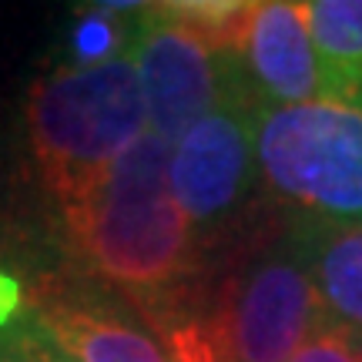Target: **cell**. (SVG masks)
Instances as JSON below:
<instances>
[{"instance_id": "cell-13", "label": "cell", "mask_w": 362, "mask_h": 362, "mask_svg": "<svg viewBox=\"0 0 362 362\" xmlns=\"http://www.w3.org/2000/svg\"><path fill=\"white\" fill-rule=\"evenodd\" d=\"M288 362H362V339L322 319V325L298 346Z\"/></svg>"}, {"instance_id": "cell-5", "label": "cell", "mask_w": 362, "mask_h": 362, "mask_svg": "<svg viewBox=\"0 0 362 362\" xmlns=\"http://www.w3.org/2000/svg\"><path fill=\"white\" fill-rule=\"evenodd\" d=\"M259 111L262 104L252 94H235L171 144V194L211 262L255 232L252 211L262 198L255 161Z\"/></svg>"}, {"instance_id": "cell-6", "label": "cell", "mask_w": 362, "mask_h": 362, "mask_svg": "<svg viewBox=\"0 0 362 362\" xmlns=\"http://www.w3.org/2000/svg\"><path fill=\"white\" fill-rule=\"evenodd\" d=\"M131 57L144 90L148 131L168 144L221 101L252 94L238 54L188 24L171 4H148L138 21Z\"/></svg>"}, {"instance_id": "cell-1", "label": "cell", "mask_w": 362, "mask_h": 362, "mask_svg": "<svg viewBox=\"0 0 362 362\" xmlns=\"http://www.w3.org/2000/svg\"><path fill=\"white\" fill-rule=\"evenodd\" d=\"M171 144L144 131L101 185L51 221L64 272L131 298L165 332L208 315L211 255L171 194Z\"/></svg>"}, {"instance_id": "cell-12", "label": "cell", "mask_w": 362, "mask_h": 362, "mask_svg": "<svg viewBox=\"0 0 362 362\" xmlns=\"http://www.w3.org/2000/svg\"><path fill=\"white\" fill-rule=\"evenodd\" d=\"M0 362H67L64 352L40 332L30 315H21L11 329L0 332Z\"/></svg>"}, {"instance_id": "cell-7", "label": "cell", "mask_w": 362, "mask_h": 362, "mask_svg": "<svg viewBox=\"0 0 362 362\" xmlns=\"http://www.w3.org/2000/svg\"><path fill=\"white\" fill-rule=\"evenodd\" d=\"M27 315L67 362H175L168 339L131 298L74 272L40 282Z\"/></svg>"}, {"instance_id": "cell-3", "label": "cell", "mask_w": 362, "mask_h": 362, "mask_svg": "<svg viewBox=\"0 0 362 362\" xmlns=\"http://www.w3.org/2000/svg\"><path fill=\"white\" fill-rule=\"evenodd\" d=\"M255 161L279 215L362 221V94L262 107Z\"/></svg>"}, {"instance_id": "cell-2", "label": "cell", "mask_w": 362, "mask_h": 362, "mask_svg": "<svg viewBox=\"0 0 362 362\" xmlns=\"http://www.w3.org/2000/svg\"><path fill=\"white\" fill-rule=\"evenodd\" d=\"M144 131L148 107L131 51L101 67L44 71L21 101L17 151L47 221L81 205Z\"/></svg>"}, {"instance_id": "cell-11", "label": "cell", "mask_w": 362, "mask_h": 362, "mask_svg": "<svg viewBox=\"0 0 362 362\" xmlns=\"http://www.w3.org/2000/svg\"><path fill=\"white\" fill-rule=\"evenodd\" d=\"M161 336L168 339L175 362H232L208 315L185 319V322L165 329Z\"/></svg>"}, {"instance_id": "cell-10", "label": "cell", "mask_w": 362, "mask_h": 362, "mask_svg": "<svg viewBox=\"0 0 362 362\" xmlns=\"http://www.w3.org/2000/svg\"><path fill=\"white\" fill-rule=\"evenodd\" d=\"M302 11L332 98L362 94V0H309Z\"/></svg>"}, {"instance_id": "cell-8", "label": "cell", "mask_w": 362, "mask_h": 362, "mask_svg": "<svg viewBox=\"0 0 362 362\" xmlns=\"http://www.w3.org/2000/svg\"><path fill=\"white\" fill-rule=\"evenodd\" d=\"M235 54L262 107H288L332 98V84L312 44L302 4H248L235 37Z\"/></svg>"}, {"instance_id": "cell-14", "label": "cell", "mask_w": 362, "mask_h": 362, "mask_svg": "<svg viewBox=\"0 0 362 362\" xmlns=\"http://www.w3.org/2000/svg\"><path fill=\"white\" fill-rule=\"evenodd\" d=\"M24 302H27V296H24L21 279L0 265V332H4V329H11V325L27 312Z\"/></svg>"}, {"instance_id": "cell-4", "label": "cell", "mask_w": 362, "mask_h": 362, "mask_svg": "<svg viewBox=\"0 0 362 362\" xmlns=\"http://www.w3.org/2000/svg\"><path fill=\"white\" fill-rule=\"evenodd\" d=\"M208 319L232 362H288L322 325V309L292 215L272 218L238 245L211 296Z\"/></svg>"}, {"instance_id": "cell-9", "label": "cell", "mask_w": 362, "mask_h": 362, "mask_svg": "<svg viewBox=\"0 0 362 362\" xmlns=\"http://www.w3.org/2000/svg\"><path fill=\"white\" fill-rule=\"evenodd\" d=\"M296 221L322 319L362 339V221Z\"/></svg>"}]
</instances>
